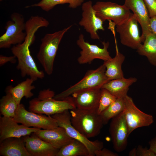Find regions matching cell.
Returning <instances> with one entry per match:
<instances>
[{"instance_id":"obj_1","label":"cell","mask_w":156,"mask_h":156,"mask_svg":"<svg viewBox=\"0 0 156 156\" xmlns=\"http://www.w3.org/2000/svg\"><path fill=\"white\" fill-rule=\"evenodd\" d=\"M42 26L41 23L38 20L29 19L25 23L26 36L25 40L21 44L13 46L11 49L12 53L17 60L16 68L20 70L21 76H28L34 81L44 77L43 71L37 68L29 49L34 40L35 33Z\"/></svg>"},{"instance_id":"obj_2","label":"cell","mask_w":156,"mask_h":156,"mask_svg":"<svg viewBox=\"0 0 156 156\" xmlns=\"http://www.w3.org/2000/svg\"><path fill=\"white\" fill-rule=\"evenodd\" d=\"M55 95L49 89L41 90L37 97L29 101V111L51 116L76 108L71 96L59 100L54 98Z\"/></svg>"},{"instance_id":"obj_3","label":"cell","mask_w":156,"mask_h":156,"mask_svg":"<svg viewBox=\"0 0 156 156\" xmlns=\"http://www.w3.org/2000/svg\"><path fill=\"white\" fill-rule=\"evenodd\" d=\"M70 112L72 125L84 136L89 139L99 134L104 125L97 110L75 108Z\"/></svg>"},{"instance_id":"obj_4","label":"cell","mask_w":156,"mask_h":156,"mask_svg":"<svg viewBox=\"0 0 156 156\" xmlns=\"http://www.w3.org/2000/svg\"><path fill=\"white\" fill-rule=\"evenodd\" d=\"M72 25L53 33L47 34L42 38L37 58L48 75L52 74L55 57L64 35Z\"/></svg>"},{"instance_id":"obj_5","label":"cell","mask_w":156,"mask_h":156,"mask_svg":"<svg viewBox=\"0 0 156 156\" xmlns=\"http://www.w3.org/2000/svg\"><path fill=\"white\" fill-rule=\"evenodd\" d=\"M105 70L103 63L96 69L88 70L81 79L67 89L55 95L54 98L62 100L79 91L92 88H101L104 84L109 81L105 74Z\"/></svg>"},{"instance_id":"obj_6","label":"cell","mask_w":156,"mask_h":156,"mask_svg":"<svg viewBox=\"0 0 156 156\" xmlns=\"http://www.w3.org/2000/svg\"><path fill=\"white\" fill-rule=\"evenodd\" d=\"M11 20L8 21L5 27V32L0 37V48H10L11 46L22 43L26 36L24 18L21 14L13 13L11 15Z\"/></svg>"},{"instance_id":"obj_7","label":"cell","mask_w":156,"mask_h":156,"mask_svg":"<svg viewBox=\"0 0 156 156\" xmlns=\"http://www.w3.org/2000/svg\"><path fill=\"white\" fill-rule=\"evenodd\" d=\"M93 7L96 16L103 22L112 21L116 25L126 21L132 13L125 5L110 1H98Z\"/></svg>"},{"instance_id":"obj_8","label":"cell","mask_w":156,"mask_h":156,"mask_svg":"<svg viewBox=\"0 0 156 156\" xmlns=\"http://www.w3.org/2000/svg\"><path fill=\"white\" fill-rule=\"evenodd\" d=\"M13 118L18 123L28 127L48 129L58 126L56 120L51 116H46L29 111L22 104L18 105Z\"/></svg>"},{"instance_id":"obj_9","label":"cell","mask_w":156,"mask_h":156,"mask_svg":"<svg viewBox=\"0 0 156 156\" xmlns=\"http://www.w3.org/2000/svg\"><path fill=\"white\" fill-rule=\"evenodd\" d=\"M56 120L58 126L64 128L68 135L72 138L83 144L89 152L90 156H95L94 153L103 147V143L98 140H90L77 130L72 125L70 114L69 110L51 116Z\"/></svg>"},{"instance_id":"obj_10","label":"cell","mask_w":156,"mask_h":156,"mask_svg":"<svg viewBox=\"0 0 156 156\" xmlns=\"http://www.w3.org/2000/svg\"><path fill=\"white\" fill-rule=\"evenodd\" d=\"M77 46L81 49L80 56L77 59L78 63L80 64H91L95 59L102 60L104 62L109 60L112 57L108 51L109 43L108 41H103V48L96 45L91 44L86 41L83 34L79 36L77 41Z\"/></svg>"},{"instance_id":"obj_11","label":"cell","mask_w":156,"mask_h":156,"mask_svg":"<svg viewBox=\"0 0 156 156\" xmlns=\"http://www.w3.org/2000/svg\"><path fill=\"white\" fill-rule=\"evenodd\" d=\"M124 112L128 128V136L135 129L150 126L154 122L153 116L140 110L132 98L127 95L124 97Z\"/></svg>"},{"instance_id":"obj_12","label":"cell","mask_w":156,"mask_h":156,"mask_svg":"<svg viewBox=\"0 0 156 156\" xmlns=\"http://www.w3.org/2000/svg\"><path fill=\"white\" fill-rule=\"evenodd\" d=\"M138 21L132 13L129 17L120 25H116L121 43L133 49H137L142 44L138 25Z\"/></svg>"},{"instance_id":"obj_13","label":"cell","mask_w":156,"mask_h":156,"mask_svg":"<svg viewBox=\"0 0 156 156\" xmlns=\"http://www.w3.org/2000/svg\"><path fill=\"white\" fill-rule=\"evenodd\" d=\"M109 132L114 148L118 152L126 148L127 145L128 128L123 111L112 119Z\"/></svg>"},{"instance_id":"obj_14","label":"cell","mask_w":156,"mask_h":156,"mask_svg":"<svg viewBox=\"0 0 156 156\" xmlns=\"http://www.w3.org/2000/svg\"><path fill=\"white\" fill-rule=\"evenodd\" d=\"M92 1L89 0L82 4V18L79 24L83 27L90 34L91 38L99 40L100 37L97 33L98 30L104 31L103 22L96 15Z\"/></svg>"},{"instance_id":"obj_15","label":"cell","mask_w":156,"mask_h":156,"mask_svg":"<svg viewBox=\"0 0 156 156\" xmlns=\"http://www.w3.org/2000/svg\"><path fill=\"white\" fill-rule=\"evenodd\" d=\"M13 118L0 117V142L9 138L22 137L31 135L41 129L19 125Z\"/></svg>"},{"instance_id":"obj_16","label":"cell","mask_w":156,"mask_h":156,"mask_svg":"<svg viewBox=\"0 0 156 156\" xmlns=\"http://www.w3.org/2000/svg\"><path fill=\"white\" fill-rule=\"evenodd\" d=\"M101 92V88L90 89L74 93L71 97L76 108L97 110Z\"/></svg>"},{"instance_id":"obj_17","label":"cell","mask_w":156,"mask_h":156,"mask_svg":"<svg viewBox=\"0 0 156 156\" xmlns=\"http://www.w3.org/2000/svg\"><path fill=\"white\" fill-rule=\"evenodd\" d=\"M26 148L31 156H56L59 149L33 133L22 137Z\"/></svg>"},{"instance_id":"obj_18","label":"cell","mask_w":156,"mask_h":156,"mask_svg":"<svg viewBox=\"0 0 156 156\" xmlns=\"http://www.w3.org/2000/svg\"><path fill=\"white\" fill-rule=\"evenodd\" d=\"M125 5L131 10L137 18L142 28L141 38L142 42L146 36L151 33L149 26L150 17L143 0H125Z\"/></svg>"},{"instance_id":"obj_19","label":"cell","mask_w":156,"mask_h":156,"mask_svg":"<svg viewBox=\"0 0 156 156\" xmlns=\"http://www.w3.org/2000/svg\"><path fill=\"white\" fill-rule=\"evenodd\" d=\"M34 133L54 148L59 149L74 139L68 135L64 128L59 126L51 129H40Z\"/></svg>"},{"instance_id":"obj_20","label":"cell","mask_w":156,"mask_h":156,"mask_svg":"<svg viewBox=\"0 0 156 156\" xmlns=\"http://www.w3.org/2000/svg\"><path fill=\"white\" fill-rule=\"evenodd\" d=\"M0 155L3 156H31L21 138L11 137L0 142Z\"/></svg>"},{"instance_id":"obj_21","label":"cell","mask_w":156,"mask_h":156,"mask_svg":"<svg viewBox=\"0 0 156 156\" xmlns=\"http://www.w3.org/2000/svg\"><path fill=\"white\" fill-rule=\"evenodd\" d=\"M137 81L135 77H124L109 81L104 84L101 88L106 89L116 98L124 97L127 95L129 86Z\"/></svg>"},{"instance_id":"obj_22","label":"cell","mask_w":156,"mask_h":156,"mask_svg":"<svg viewBox=\"0 0 156 156\" xmlns=\"http://www.w3.org/2000/svg\"><path fill=\"white\" fill-rule=\"evenodd\" d=\"M34 81L33 79L29 77L15 86H9L6 88V93L11 94L18 104L19 105L23 97L29 98L34 95L31 91L35 88V86L32 85Z\"/></svg>"},{"instance_id":"obj_23","label":"cell","mask_w":156,"mask_h":156,"mask_svg":"<svg viewBox=\"0 0 156 156\" xmlns=\"http://www.w3.org/2000/svg\"><path fill=\"white\" fill-rule=\"evenodd\" d=\"M125 59V56L119 52L116 47L115 56L104 62L106 68L105 74L109 81L124 77L122 66Z\"/></svg>"},{"instance_id":"obj_24","label":"cell","mask_w":156,"mask_h":156,"mask_svg":"<svg viewBox=\"0 0 156 156\" xmlns=\"http://www.w3.org/2000/svg\"><path fill=\"white\" fill-rule=\"evenodd\" d=\"M137 52L140 55L146 56L152 65L156 66V35L152 33L147 35Z\"/></svg>"},{"instance_id":"obj_25","label":"cell","mask_w":156,"mask_h":156,"mask_svg":"<svg viewBox=\"0 0 156 156\" xmlns=\"http://www.w3.org/2000/svg\"><path fill=\"white\" fill-rule=\"evenodd\" d=\"M90 156L85 145L74 139L71 142L60 149L56 156Z\"/></svg>"},{"instance_id":"obj_26","label":"cell","mask_w":156,"mask_h":156,"mask_svg":"<svg viewBox=\"0 0 156 156\" xmlns=\"http://www.w3.org/2000/svg\"><path fill=\"white\" fill-rule=\"evenodd\" d=\"M84 0H41L39 2L26 7H39L43 10L48 12L56 5L65 3L69 4V7L75 9L82 5Z\"/></svg>"},{"instance_id":"obj_27","label":"cell","mask_w":156,"mask_h":156,"mask_svg":"<svg viewBox=\"0 0 156 156\" xmlns=\"http://www.w3.org/2000/svg\"><path fill=\"white\" fill-rule=\"evenodd\" d=\"M125 107L124 97L118 98L100 114L104 125L109 120L124 111Z\"/></svg>"},{"instance_id":"obj_28","label":"cell","mask_w":156,"mask_h":156,"mask_svg":"<svg viewBox=\"0 0 156 156\" xmlns=\"http://www.w3.org/2000/svg\"><path fill=\"white\" fill-rule=\"evenodd\" d=\"M0 100V112L3 116L13 118L18 104L10 93H6Z\"/></svg>"},{"instance_id":"obj_29","label":"cell","mask_w":156,"mask_h":156,"mask_svg":"<svg viewBox=\"0 0 156 156\" xmlns=\"http://www.w3.org/2000/svg\"><path fill=\"white\" fill-rule=\"evenodd\" d=\"M117 98L106 89L101 88V94L97 112L101 113L109 106Z\"/></svg>"},{"instance_id":"obj_30","label":"cell","mask_w":156,"mask_h":156,"mask_svg":"<svg viewBox=\"0 0 156 156\" xmlns=\"http://www.w3.org/2000/svg\"><path fill=\"white\" fill-rule=\"evenodd\" d=\"M150 17L156 16V0H143Z\"/></svg>"},{"instance_id":"obj_31","label":"cell","mask_w":156,"mask_h":156,"mask_svg":"<svg viewBox=\"0 0 156 156\" xmlns=\"http://www.w3.org/2000/svg\"><path fill=\"white\" fill-rule=\"evenodd\" d=\"M137 148V156H156L155 153L149 148H144L141 145H139Z\"/></svg>"},{"instance_id":"obj_32","label":"cell","mask_w":156,"mask_h":156,"mask_svg":"<svg viewBox=\"0 0 156 156\" xmlns=\"http://www.w3.org/2000/svg\"><path fill=\"white\" fill-rule=\"evenodd\" d=\"M96 156H118V155L106 148H103L101 149L96 151L94 153Z\"/></svg>"},{"instance_id":"obj_33","label":"cell","mask_w":156,"mask_h":156,"mask_svg":"<svg viewBox=\"0 0 156 156\" xmlns=\"http://www.w3.org/2000/svg\"><path fill=\"white\" fill-rule=\"evenodd\" d=\"M16 62V58L14 55L6 56L2 55H0V66L4 65L8 62L14 64Z\"/></svg>"},{"instance_id":"obj_34","label":"cell","mask_w":156,"mask_h":156,"mask_svg":"<svg viewBox=\"0 0 156 156\" xmlns=\"http://www.w3.org/2000/svg\"><path fill=\"white\" fill-rule=\"evenodd\" d=\"M149 26L151 33L156 35V16L150 18Z\"/></svg>"},{"instance_id":"obj_35","label":"cell","mask_w":156,"mask_h":156,"mask_svg":"<svg viewBox=\"0 0 156 156\" xmlns=\"http://www.w3.org/2000/svg\"><path fill=\"white\" fill-rule=\"evenodd\" d=\"M149 148L156 154V136L149 141Z\"/></svg>"},{"instance_id":"obj_36","label":"cell","mask_w":156,"mask_h":156,"mask_svg":"<svg viewBox=\"0 0 156 156\" xmlns=\"http://www.w3.org/2000/svg\"><path fill=\"white\" fill-rule=\"evenodd\" d=\"M137 148H134L129 152L128 155L129 156H137Z\"/></svg>"},{"instance_id":"obj_37","label":"cell","mask_w":156,"mask_h":156,"mask_svg":"<svg viewBox=\"0 0 156 156\" xmlns=\"http://www.w3.org/2000/svg\"></svg>"}]
</instances>
